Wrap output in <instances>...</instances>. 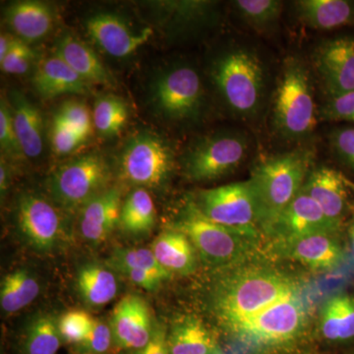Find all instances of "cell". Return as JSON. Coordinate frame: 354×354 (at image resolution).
<instances>
[{
  "instance_id": "obj_2",
  "label": "cell",
  "mask_w": 354,
  "mask_h": 354,
  "mask_svg": "<svg viewBox=\"0 0 354 354\" xmlns=\"http://www.w3.org/2000/svg\"><path fill=\"white\" fill-rule=\"evenodd\" d=\"M311 156L309 151L299 149L265 158L254 167L250 181L259 205L264 235L304 188Z\"/></svg>"
},
{
  "instance_id": "obj_39",
  "label": "cell",
  "mask_w": 354,
  "mask_h": 354,
  "mask_svg": "<svg viewBox=\"0 0 354 354\" xmlns=\"http://www.w3.org/2000/svg\"><path fill=\"white\" fill-rule=\"evenodd\" d=\"M0 145H1V150L9 155H23L15 128H14L10 104L3 97L0 104Z\"/></svg>"
},
{
  "instance_id": "obj_35",
  "label": "cell",
  "mask_w": 354,
  "mask_h": 354,
  "mask_svg": "<svg viewBox=\"0 0 354 354\" xmlns=\"http://www.w3.org/2000/svg\"><path fill=\"white\" fill-rule=\"evenodd\" d=\"M94 319L83 310L66 312L58 320V328L62 341L81 346L92 329Z\"/></svg>"
},
{
  "instance_id": "obj_32",
  "label": "cell",
  "mask_w": 354,
  "mask_h": 354,
  "mask_svg": "<svg viewBox=\"0 0 354 354\" xmlns=\"http://www.w3.org/2000/svg\"><path fill=\"white\" fill-rule=\"evenodd\" d=\"M58 320L41 315L29 326L25 339L26 354H57L62 344Z\"/></svg>"
},
{
  "instance_id": "obj_42",
  "label": "cell",
  "mask_w": 354,
  "mask_h": 354,
  "mask_svg": "<svg viewBox=\"0 0 354 354\" xmlns=\"http://www.w3.org/2000/svg\"><path fill=\"white\" fill-rule=\"evenodd\" d=\"M330 144L337 157L354 169V127L335 130L330 135Z\"/></svg>"
},
{
  "instance_id": "obj_23",
  "label": "cell",
  "mask_w": 354,
  "mask_h": 354,
  "mask_svg": "<svg viewBox=\"0 0 354 354\" xmlns=\"http://www.w3.org/2000/svg\"><path fill=\"white\" fill-rule=\"evenodd\" d=\"M6 21L11 29L26 41L43 39L55 23V14L48 4L41 1H18L6 9Z\"/></svg>"
},
{
  "instance_id": "obj_8",
  "label": "cell",
  "mask_w": 354,
  "mask_h": 354,
  "mask_svg": "<svg viewBox=\"0 0 354 354\" xmlns=\"http://www.w3.org/2000/svg\"><path fill=\"white\" fill-rule=\"evenodd\" d=\"M111 179V169L99 153L74 158L51 174L48 187L53 200L67 211L81 209L101 194Z\"/></svg>"
},
{
  "instance_id": "obj_6",
  "label": "cell",
  "mask_w": 354,
  "mask_h": 354,
  "mask_svg": "<svg viewBox=\"0 0 354 354\" xmlns=\"http://www.w3.org/2000/svg\"><path fill=\"white\" fill-rule=\"evenodd\" d=\"M174 227L187 235L205 263L221 270L248 262L257 249V241L208 220L193 202L186 206Z\"/></svg>"
},
{
  "instance_id": "obj_19",
  "label": "cell",
  "mask_w": 354,
  "mask_h": 354,
  "mask_svg": "<svg viewBox=\"0 0 354 354\" xmlns=\"http://www.w3.org/2000/svg\"><path fill=\"white\" fill-rule=\"evenodd\" d=\"M348 188L346 177L327 167L310 171L304 186L324 215L339 228L348 211Z\"/></svg>"
},
{
  "instance_id": "obj_36",
  "label": "cell",
  "mask_w": 354,
  "mask_h": 354,
  "mask_svg": "<svg viewBox=\"0 0 354 354\" xmlns=\"http://www.w3.org/2000/svg\"><path fill=\"white\" fill-rule=\"evenodd\" d=\"M62 121L67 127L80 133L86 139L92 135L94 128L93 114L85 104L77 101L65 102L58 109L55 116Z\"/></svg>"
},
{
  "instance_id": "obj_33",
  "label": "cell",
  "mask_w": 354,
  "mask_h": 354,
  "mask_svg": "<svg viewBox=\"0 0 354 354\" xmlns=\"http://www.w3.org/2000/svg\"><path fill=\"white\" fill-rule=\"evenodd\" d=\"M106 264L109 269L113 271L120 268H131V269L149 272L162 281L169 279L171 277L162 266L158 264L152 250L148 248L115 249L109 258Z\"/></svg>"
},
{
  "instance_id": "obj_26",
  "label": "cell",
  "mask_w": 354,
  "mask_h": 354,
  "mask_svg": "<svg viewBox=\"0 0 354 354\" xmlns=\"http://www.w3.org/2000/svg\"><path fill=\"white\" fill-rule=\"evenodd\" d=\"M295 6L298 18L313 29L329 31L354 24V1L300 0Z\"/></svg>"
},
{
  "instance_id": "obj_29",
  "label": "cell",
  "mask_w": 354,
  "mask_h": 354,
  "mask_svg": "<svg viewBox=\"0 0 354 354\" xmlns=\"http://www.w3.org/2000/svg\"><path fill=\"white\" fill-rule=\"evenodd\" d=\"M157 221L155 203L145 188L138 187L122 203L120 225L128 234L140 236L152 232Z\"/></svg>"
},
{
  "instance_id": "obj_46",
  "label": "cell",
  "mask_w": 354,
  "mask_h": 354,
  "mask_svg": "<svg viewBox=\"0 0 354 354\" xmlns=\"http://www.w3.org/2000/svg\"><path fill=\"white\" fill-rule=\"evenodd\" d=\"M8 169L3 160H1V165H0V191H1V195H4L6 192L7 188H8Z\"/></svg>"
},
{
  "instance_id": "obj_9",
  "label": "cell",
  "mask_w": 354,
  "mask_h": 354,
  "mask_svg": "<svg viewBox=\"0 0 354 354\" xmlns=\"http://www.w3.org/2000/svg\"><path fill=\"white\" fill-rule=\"evenodd\" d=\"M174 165V152L167 141L152 132L143 131L123 147L118 169L127 183L155 189L169 180Z\"/></svg>"
},
{
  "instance_id": "obj_45",
  "label": "cell",
  "mask_w": 354,
  "mask_h": 354,
  "mask_svg": "<svg viewBox=\"0 0 354 354\" xmlns=\"http://www.w3.org/2000/svg\"><path fill=\"white\" fill-rule=\"evenodd\" d=\"M16 38L9 34H1L0 37V62H3Z\"/></svg>"
},
{
  "instance_id": "obj_27",
  "label": "cell",
  "mask_w": 354,
  "mask_h": 354,
  "mask_svg": "<svg viewBox=\"0 0 354 354\" xmlns=\"http://www.w3.org/2000/svg\"><path fill=\"white\" fill-rule=\"evenodd\" d=\"M320 332L330 342L354 339V297L339 293L328 298L320 312Z\"/></svg>"
},
{
  "instance_id": "obj_3",
  "label": "cell",
  "mask_w": 354,
  "mask_h": 354,
  "mask_svg": "<svg viewBox=\"0 0 354 354\" xmlns=\"http://www.w3.org/2000/svg\"><path fill=\"white\" fill-rule=\"evenodd\" d=\"M214 82L228 108L242 118L257 113L265 88L264 66L252 51L228 50L214 64Z\"/></svg>"
},
{
  "instance_id": "obj_13",
  "label": "cell",
  "mask_w": 354,
  "mask_h": 354,
  "mask_svg": "<svg viewBox=\"0 0 354 354\" xmlns=\"http://www.w3.org/2000/svg\"><path fill=\"white\" fill-rule=\"evenodd\" d=\"M339 230V227L324 215L320 207L302 188L272 223L266 236L274 244L320 232L337 234Z\"/></svg>"
},
{
  "instance_id": "obj_34",
  "label": "cell",
  "mask_w": 354,
  "mask_h": 354,
  "mask_svg": "<svg viewBox=\"0 0 354 354\" xmlns=\"http://www.w3.org/2000/svg\"><path fill=\"white\" fill-rule=\"evenodd\" d=\"M234 6L242 19L256 31L266 32L278 23L283 2L279 0H239Z\"/></svg>"
},
{
  "instance_id": "obj_22",
  "label": "cell",
  "mask_w": 354,
  "mask_h": 354,
  "mask_svg": "<svg viewBox=\"0 0 354 354\" xmlns=\"http://www.w3.org/2000/svg\"><path fill=\"white\" fill-rule=\"evenodd\" d=\"M55 55L62 58L88 84L113 87L115 80L90 46L80 39L65 35L57 46Z\"/></svg>"
},
{
  "instance_id": "obj_5",
  "label": "cell",
  "mask_w": 354,
  "mask_h": 354,
  "mask_svg": "<svg viewBox=\"0 0 354 354\" xmlns=\"http://www.w3.org/2000/svg\"><path fill=\"white\" fill-rule=\"evenodd\" d=\"M274 124L288 139H304L317 125L313 87L306 66L297 58L286 60L274 95Z\"/></svg>"
},
{
  "instance_id": "obj_4",
  "label": "cell",
  "mask_w": 354,
  "mask_h": 354,
  "mask_svg": "<svg viewBox=\"0 0 354 354\" xmlns=\"http://www.w3.org/2000/svg\"><path fill=\"white\" fill-rule=\"evenodd\" d=\"M307 313L297 295L279 300L230 330L242 346L256 353L285 348L306 327Z\"/></svg>"
},
{
  "instance_id": "obj_21",
  "label": "cell",
  "mask_w": 354,
  "mask_h": 354,
  "mask_svg": "<svg viewBox=\"0 0 354 354\" xmlns=\"http://www.w3.org/2000/svg\"><path fill=\"white\" fill-rule=\"evenodd\" d=\"M151 250L158 264L169 274L188 276L197 269L196 249L187 235L176 228L165 230L156 237Z\"/></svg>"
},
{
  "instance_id": "obj_12",
  "label": "cell",
  "mask_w": 354,
  "mask_h": 354,
  "mask_svg": "<svg viewBox=\"0 0 354 354\" xmlns=\"http://www.w3.org/2000/svg\"><path fill=\"white\" fill-rule=\"evenodd\" d=\"M16 218L26 241L41 252L53 250L64 235L59 212L41 195H23L18 201Z\"/></svg>"
},
{
  "instance_id": "obj_28",
  "label": "cell",
  "mask_w": 354,
  "mask_h": 354,
  "mask_svg": "<svg viewBox=\"0 0 354 354\" xmlns=\"http://www.w3.org/2000/svg\"><path fill=\"white\" fill-rule=\"evenodd\" d=\"M77 288L86 304L101 307L109 304L118 295V279L109 268L86 265L77 274Z\"/></svg>"
},
{
  "instance_id": "obj_11",
  "label": "cell",
  "mask_w": 354,
  "mask_h": 354,
  "mask_svg": "<svg viewBox=\"0 0 354 354\" xmlns=\"http://www.w3.org/2000/svg\"><path fill=\"white\" fill-rule=\"evenodd\" d=\"M201 79L189 66H179L165 72L156 82L153 100L165 116L174 120H195L203 108Z\"/></svg>"
},
{
  "instance_id": "obj_47",
  "label": "cell",
  "mask_w": 354,
  "mask_h": 354,
  "mask_svg": "<svg viewBox=\"0 0 354 354\" xmlns=\"http://www.w3.org/2000/svg\"><path fill=\"white\" fill-rule=\"evenodd\" d=\"M349 239H351V248L354 253V221L353 225H351V230H349Z\"/></svg>"
},
{
  "instance_id": "obj_50",
  "label": "cell",
  "mask_w": 354,
  "mask_h": 354,
  "mask_svg": "<svg viewBox=\"0 0 354 354\" xmlns=\"http://www.w3.org/2000/svg\"><path fill=\"white\" fill-rule=\"evenodd\" d=\"M80 354H91V353H80Z\"/></svg>"
},
{
  "instance_id": "obj_15",
  "label": "cell",
  "mask_w": 354,
  "mask_h": 354,
  "mask_svg": "<svg viewBox=\"0 0 354 354\" xmlns=\"http://www.w3.org/2000/svg\"><path fill=\"white\" fill-rule=\"evenodd\" d=\"M313 60L329 97L354 91V38L325 41L316 48Z\"/></svg>"
},
{
  "instance_id": "obj_1",
  "label": "cell",
  "mask_w": 354,
  "mask_h": 354,
  "mask_svg": "<svg viewBox=\"0 0 354 354\" xmlns=\"http://www.w3.org/2000/svg\"><path fill=\"white\" fill-rule=\"evenodd\" d=\"M214 283L209 307L230 332L279 300L297 295L291 277L268 266L248 262L227 268Z\"/></svg>"
},
{
  "instance_id": "obj_18",
  "label": "cell",
  "mask_w": 354,
  "mask_h": 354,
  "mask_svg": "<svg viewBox=\"0 0 354 354\" xmlns=\"http://www.w3.org/2000/svg\"><path fill=\"white\" fill-rule=\"evenodd\" d=\"M121 207L120 191L109 188L80 209L79 232L86 242L92 245L104 243L114 228L120 225Z\"/></svg>"
},
{
  "instance_id": "obj_51",
  "label": "cell",
  "mask_w": 354,
  "mask_h": 354,
  "mask_svg": "<svg viewBox=\"0 0 354 354\" xmlns=\"http://www.w3.org/2000/svg\"><path fill=\"white\" fill-rule=\"evenodd\" d=\"M354 354V353H353Z\"/></svg>"
},
{
  "instance_id": "obj_40",
  "label": "cell",
  "mask_w": 354,
  "mask_h": 354,
  "mask_svg": "<svg viewBox=\"0 0 354 354\" xmlns=\"http://www.w3.org/2000/svg\"><path fill=\"white\" fill-rule=\"evenodd\" d=\"M113 346V332L109 323L106 324L99 319H94V324L88 337L79 346L82 349L83 353L108 354Z\"/></svg>"
},
{
  "instance_id": "obj_31",
  "label": "cell",
  "mask_w": 354,
  "mask_h": 354,
  "mask_svg": "<svg viewBox=\"0 0 354 354\" xmlns=\"http://www.w3.org/2000/svg\"><path fill=\"white\" fill-rule=\"evenodd\" d=\"M127 102L116 95H106L97 97L93 111L94 127L102 136L118 135L128 120Z\"/></svg>"
},
{
  "instance_id": "obj_25",
  "label": "cell",
  "mask_w": 354,
  "mask_h": 354,
  "mask_svg": "<svg viewBox=\"0 0 354 354\" xmlns=\"http://www.w3.org/2000/svg\"><path fill=\"white\" fill-rule=\"evenodd\" d=\"M171 354H216L221 351L215 335L200 319L185 316L172 324L167 333Z\"/></svg>"
},
{
  "instance_id": "obj_37",
  "label": "cell",
  "mask_w": 354,
  "mask_h": 354,
  "mask_svg": "<svg viewBox=\"0 0 354 354\" xmlns=\"http://www.w3.org/2000/svg\"><path fill=\"white\" fill-rule=\"evenodd\" d=\"M85 137L80 133L67 127L62 121L55 118L50 129V141L53 152L55 155L66 156L77 150L84 142Z\"/></svg>"
},
{
  "instance_id": "obj_41",
  "label": "cell",
  "mask_w": 354,
  "mask_h": 354,
  "mask_svg": "<svg viewBox=\"0 0 354 354\" xmlns=\"http://www.w3.org/2000/svg\"><path fill=\"white\" fill-rule=\"evenodd\" d=\"M321 116L325 120L354 122V91L329 97L324 104Z\"/></svg>"
},
{
  "instance_id": "obj_44",
  "label": "cell",
  "mask_w": 354,
  "mask_h": 354,
  "mask_svg": "<svg viewBox=\"0 0 354 354\" xmlns=\"http://www.w3.org/2000/svg\"><path fill=\"white\" fill-rule=\"evenodd\" d=\"M127 354H171L167 344V330L164 326L156 325L152 339L144 348L127 351Z\"/></svg>"
},
{
  "instance_id": "obj_38",
  "label": "cell",
  "mask_w": 354,
  "mask_h": 354,
  "mask_svg": "<svg viewBox=\"0 0 354 354\" xmlns=\"http://www.w3.org/2000/svg\"><path fill=\"white\" fill-rule=\"evenodd\" d=\"M34 53L26 41L15 39L3 62L1 69L8 74H24L31 67Z\"/></svg>"
},
{
  "instance_id": "obj_49",
  "label": "cell",
  "mask_w": 354,
  "mask_h": 354,
  "mask_svg": "<svg viewBox=\"0 0 354 354\" xmlns=\"http://www.w3.org/2000/svg\"><path fill=\"white\" fill-rule=\"evenodd\" d=\"M216 354H225V353H223V351H218V353H216Z\"/></svg>"
},
{
  "instance_id": "obj_14",
  "label": "cell",
  "mask_w": 354,
  "mask_h": 354,
  "mask_svg": "<svg viewBox=\"0 0 354 354\" xmlns=\"http://www.w3.org/2000/svg\"><path fill=\"white\" fill-rule=\"evenodd\" d=\"M109 326L114 346L125 351L144 348L152 339L156 329L150 307L136 295L121 298L114 307Z\"/></svg>"
},
{
  "instance_id": "obj_30",
  "label": "cell",
  "mask_w": 354,
  "mask_h": 354,
  "mask_svg": "<svg viewBox=\"0 0 354 354\" xmlns=\"http://www.w3.org/2000/svg\"><path fill=\"white\" fill-rule=\"evenodd\" d=\"M39 293L36 277L26 269H17L2 279L0 305L2 311L13 314L32 304Z\"/></svg>"
},
{
  "instance_id": "obj_10",
  "label": "cell",
  "mask_w": 354,
  "mask_h": 354,
  "mask_svg": "<svg viewBox=\"0 0 354 354\" xmlns=\"http://www.w3.org/2000/svg\"><path fill=\"white\" fill-rule=\"evenodd\" d=\"M247 151L248 141L241 133H216L191 147L183 157V171L193 181L216 180L236 169Z\"/></svg>"
},
{
  "instance_id": "obj_16",
  "label": "cell",
  "mask_w": 354,
  "mask_h": 354,
  "mask_svg": "<svg viewBox=\"0 0 354 354\" xmlns=\"http://www.w3.org/2000/svg\"><path fill=\"white\" fill-rule=\"evenodd\" d=\"M272 249L279 257L300 263L314 271H332L344 260V251L337 234L332 232H320L272 244Z\"/></svg>"
},
{
  "instance_id": "obj_17",
  "label": "cell",
  "mask_w": 354,
  "mask_h": 354,
  "mask_svg": "<svg viewBox=\"0 0 354 354\" xmlns=\"http://www.w3.org/2000/svg\"><path fill=\"white\" fill-rule=\"evenodd\" d=\"M86 30L102 50L114 57H125L148 43L153 30L130 29L125 21L111 13H97L86 21Z\"/></svg>"
},
{
  "instance_id": "obj_24",
  "label": "cell",
  "mask_w": 354,
  "mask_h": 354,
  "mask_svg": "<svg viewBox=\"0 0 354 354\" xmlns=\"http://www.w3.org/2000/svg\"><path fill=\"white\" fill-rule=\"evenodd\" d=\"M10 106L14 128L23 155L30 158L39 157L44 148V121L41 111L18 92L12 93Z\"/></svg>"
},
{
  "instance_id": "obj_20",
  "label": "cell",
  "mask_w": 354,
  "mask_h": 354,
  "mask_svg": "<svg viewBox=\"0 0 354 354\" xmlns=\"http://www.w3.org/2000/svg\"><path fill=\"white\" fill-rule=\"evenodd\" d=\"M32 85L43 97L88 94V83L57 55L43 58L32 76Z\"/></svg>"
},
{
  "instance_id": "obj_48",
  "label": "cell",
  "mask_w": 354,
  "mask_h": 354,
  "mask_svg": "<svg viewBox=\"0 0 354 354\" xmlns=\"http://www.w3.org/2000/svg\"><path fill=\"white\" fill-rule=\"evenodd\" d=\"M346 183H348V188H351V189L354 192V183H351V180H348V178H346Z\"/></svg>"
},
{
  "instance_id": "obj_43",
  "label": "cell",
  "mask_w": 354,
  "mask_h": 354,
  "mask_svg": "<svg viewBox=\"0 0 354 354\" xmlns=\"http://www.w3.org/2000/svg\"><path fill=\"white\" fill-rule=\"evenodd\" d=\"M115 271L120 272L135 286L148 291L157 290L164 281L162 279L149 274V272L141 271V270L120 268V269L115 270Z\"/></svg>"
},
{
  "instance_id": "obj_7",
  "label": "cell",
  "mask_w": 354,
  "mask_h": 354,
  "mask_svg": "<svg viewBox=\"0 0 354 354\" xmlns=\"http://www.w3.org/2000/svg\"><path fill=\"white\" fill-rule=\"evenodd\" d=\"M193 204L216 225L256 241L264 235L259 205L250 179L201 190Z\"/></svg>"
}]
</instances>
